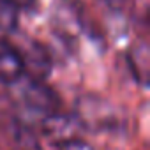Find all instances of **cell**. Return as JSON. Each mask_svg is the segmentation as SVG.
Masks as SVG:
<instances>
[{"mask_svg":"<svg viewBox=\"0 0 150 150\" xmlns=\"http://www.w3.org/2000/svg\"><path fill=\"white\" fill-rule=\"evenodd\" d=\"M78 122L72 117L62 115V113H51L44 120V132L50 139H53L58 145H64L71 139H76Z\"/></svg>","mask_w":150,"mask_h":150,"instance_id":"obj_3","label":"cell"},{"mask_svg":"<svg viewBox=\"0 0 150 150\" xmlns=\"http://www.w3.org/2000/svg\"><path fill=\"white\" fill-rule=\"evenodd\" d=\"M25 74L23 55L7 41L0 39V81L13 85L18 83Z\"/></svg>","mask_w":150,"mask_h":150,"instance_id":"obj_2","label":"cell"},{"mask_svg":"<svg viewBox=\"0 0 150 150\" xmlns=\"http://www.w3.org/2000/svg\"><path fill=\"white\" fill-rule=\"evenodd\" d=\"M60 146H62V150H94L88 143L81 141L80 138L71 139V141H67V143H64V145H60Z\"/></svg>","mask_w":150,"mask_h":150,"instance_id":"obj_6","label":"cell"},{"mask_svg":"<svg viewBox=\"0 0 150 150\" xmlns=\"http://www.w3.org/2000/svg\"><path fill=\"white\" fill-rule=\"evenodd\" d=\"M21 99L23 103L37 111H46V113H57L58 108V97L55 96V92L46 87L41 80L37 78H30L25 83H21Z\"/></svg>","mask_w":150,"mask_h":150,"instance_id":"obj_1","label":"cell"},{"mask_svg":"<svg viewBox=\"0 0 150 150\" xmlns=\"http://www.w3.org/2000/svg\"><path fill=\"white\" fill-rule=\"evenodd\" d=\"M9 4H13L14 7H18L20 11L21 9H34V6H35V0H7Z\"/></svg>","mask_w":150,"mask_h":150,"instance_id":"obj_7","label":"cell"},{"mask_svg":"<svg viewBox=\"0 0 150 150\" xmlns=\"http://www.w3.org/2000/svg\"><path fill=\"white\" fill-rule=\"evenodd\" d=\"M20 9L9 4L7 0H0V32H13L18 25Z\"/></svg>","mask_w":150,"mask_h":150,"instance_id":"obj_5","label":"cell"},{"mask_svg":"<svg viewBox=\"0 0 150 150\" xmlns=\"http://www.w3.org/2000/svg\"><path fill=\"white\" fill-rule=\"evenodd\" d=\"M129 64H131V69L134 72L136 80L141 85H146V80H148V65H150L146 42H139L138 46H134L131 50V53H129Z\"/></svg>","mask_w":150,"mask_h":150,"instance_id":"obj_4","label":"cell"}]
</instances>
